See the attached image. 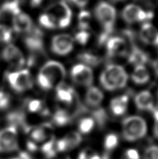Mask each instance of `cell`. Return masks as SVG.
Wrapping results in <instances>:
<instances>
[{
	"label": "cell",
	"instance_id": "cell-18",
	"mask_svg": "<svg viewBox=\"0 0 158 159\" xmlns=\"http://www.w3.org/2000/svg\"><path fill=\"white\" fill-rule=\"evenodd\" d=\"M137 107L143 111H152L154 108L153 97L148 91H142L137 93L134 98Z\"/></svg>",
	"mask_w": 158,
	"mask_h": 159
},
{
	"label": "cell",
	"instance_id": "cell-8",
	"mask_svg": "<svg viewBox=\"0 0 158 159\" xmlns=\"http://www.w3.org/2000/svg\"><path fill=\"white\" fill-rule=\"evenodd\" d=\"M72 81L79 85L91 87L94 82V74L91 67L83 64L73 66L70 71Z\"/></svg>",
	"mask_w": 158,
	"mask_h": 159
},
{
	"label": "cell",
	"instance_id": "cell-9",
	"mask_svg": "<svg viewBox=\"0 0 158 159\" xmlns=\"http://www.w3.org/2000/svg\"><path fill=\"white\" fill-rule=\"evenodd\" d=\"M122 18L126 22L132 24L150 20L153 18V13L145 11L139 6L129 4L126 6L123 10Z\"/></svg>",
	"mask_w": 158,
	"mask_h": 159
},
{
	"label": "cell",
	"instance_id": "cell-37",
	"mask_svg": "<svg viewBox=\"0 0 158 159\" xmlns=\"http://www.w3.org/2000/svg\"><path fill=\"white\" fill-rule=\"evenodd\" d=\"M94 152V150L91 148L84 149L79 153L77 159H89Z\"/></svg>",
	"mask_w": 158,
	"mask_h": 159
},
{
	"label": "cell",
	"instance_id": "cell-32",
	"mask_svg": "<svg viewBox=\"0 0 158 159\" xmlns=\"http://www.w3.org/2000/svg\"><path fill=\"white\" fill-rule=\"evenodd\" d=\"M13 39V30L5 25H0V42L9 43Z\"/></svg>",
	"mask_w": 158,
	"mask_h": 159
},
{
	"label": "cell",
	"instance_id": "cell-36",
	"mask_svg": "<svg viewBox=\"0 0 158 159\" xmlns=\"http://www.w3.org/2000/svg\"><path fill=\"white\" fill-rule=\"evenodd\" d=\"M10 104V96L7 93H3L0 96V110L7 109Z\"/></svg>",
	"mask_w": 158,
	"mask_h": 159
},
{
	"label": "cell",
	"instance_id": "cell-16",
	"mask_svg": "<svg viewBox=\"0 0 158 159\" xmlns=\"http://www.w3.org/2000/svg\"><path fill=\"white\" fill-rule=\"evenodd\" d=\"M77 96L75 90L64 82L56 87V96L59 102L70 106Z\"/></svg>",
	"mask_w": 158,
	"mask_h": 159
},
{
	"label": "cell",
	"instance_id": "cell-22",
	"mask_svg": "<svg viewBox=\"0 0 158 159\" xmlns=\"http://www.w3.org/2000/svg\"><path fill=\"white\" fill-rule=\"evenodd\" d=\"M71 120V115L68 110L59 108L56 110L52 116L53 123L56 126L63 127L70 123Z\"/></svg>",
	"mask_w": 158,
	"mask_h": 159
},
{
	"label": "cell",
	"instance_id": "cell-15",
	"mask_svg": "<svg viewBox=\"0 0 158 159\" xmlns=\"http://www.w3.org/2000/svg\"><path fill=\"white\" fill-rule=\"evenodd\" d=\"M13 29L17 33H29L33 28L32 20L26 13L20 12L13 18Z\"/></svg>",
	"mask_w": 158,
	"mask_h": 159
},
{
	"label": "cell",
	"instance_id": "cell-33",
	"mask_svg": "<svg viewBox=\"0 0 158 159\" xmlns=\"http://www.w3.org/2000/svg\"><path fill=\"white\" fill-rule=\"evenodd\" d=\"M143 159H158V146L153 144L145 149Z\"/></svg>",
	"mask_w": 158,
	"mask_h": 159
},
{
	"label": "cell",
	"instance_id": "cell-41",
	"mask_svg": "<svg viewBox=\"0 0 158 159\" xmlns=\"http://www.w3.org/2000/svg\"><path fill=\"white\" fill-rule=\"evenodd\" d=\"M70 1L72 2L75 4L77 5V7L83 8L88 4L89 0H70Z\"/></svg>",
	"mask_w": 158,
	"mask_h": 159
},
{
	"label": "cell",
	"instance_id": "cell-40",
	"mask_svg": "<svg viewBox=\"0 0 158 159\" xmlns=\"http://www.w3.org/2000/svg\"><path fill=\"white\" fill-rule=\"evenodd\" d=\"M18 157L19 159H33L32 155L29 152H28L27 151H22L20 152Z\"/></svg>",
	"mask_w": 158,
	"mask_h": 159
},
{
	"label": "cell",
	"instance_id": "cell-35",
	"mask_svg": "<svg viewBox=\"0 0 158 159\" xmlns=\"http://www.w3.org/2000/svg\"><path fill=\"white\" fill-rule=\"evenodd\" d=\"M121 159H141V156L137 149L131 148L126 149L123 152Z\"/></svg>",
	"mask_w": 158,
	"mask_h": 159
},
{
	"label": "cell",
	"instance_id": "cell-42",
	"mask_svg": "<svg viewBox=\"0 0 158 159\" xmlns=\"http://www.w3.org/2000/svg\"><path fill=\"white\" fill-rule=\"evenodd\" d=\"M46 0H31V5L33 7H38L43 4Z\"/></svg>",
	"mask_w": 158,
	"mask_h": 159
},
{
	"label": "cell",
	"instance_id": "cell-19",
	"mask_svg": "<svg viewBox=\"0 0 158 159\" xmlns=\"http://www.w3.org/2000/svg\"><path fill=\"white\" fill-rule=\"evenodd\" d=\"M128 96L125 95L113 98L110 103V110L112 114L116 117H121L125 115L128 110Z\"/></svg>",
	"mask_w": 158,
	"mask_h": 159
},
{
	"label": "cell",
	"instance_id": "cell-2",
	"mask_svg": "<svg viewBox=\"0 0 158 159\" xmlns=\"http://www.w3.org/2000/svg\"><path fill=\"white\" fill-rule=\"evenodd\" d=\"M66 71L60 62L48 61L45 64L37 75V82L42 89L48 91L64 82Z\"/></svg>",
	"mask_w": 158,
	"mask_h": 159
},
{
	"label": "cell",
	"instance_id": "cell-21",
	"mask_svg": "<svg viewBox=\"0 0 158 159\" xmlns=\"http://www.w3.org/2000/svg\"><path fill=\"white\" fill-rule=\"evenodd\" d=\"M128 61L135 66H144L148 61L147 54L137 47H133L128 55Z\"/></svg>",
	"mask_w": 158,
	"mask_h": 159
},
{
	"label": "cell",
	"instance_id": "cell-29",
	"mask_svg": "<svg viewBox=\"0 0 158 159\" xmlns=\"http://www.w3.org/2000/svg\"><path fill=\"white\" fill-rule=\"evenodd\" d=\"M65 140L67 142L69 150H71L78 147L82 141V136L78 131H71L64 136Z\"/></svg>",
	"mask_w": 158,
	"mask_h": 159
},
{
	"label": "cell",
	"instance_id": "cell-11",
	"mask_svg": "<svg viewBox=\"0 0 158 159\" xmlns=\"http://www.w3.org/2000/svg\"><path fill=\"white\" fill-rule=\"evenodd\" d=\"M106 43L107 52L109 57H123L128 54V44L124 39L114 36L109 38Z\"/></svg>",
	"mask_w": 158,
	"mask_h": 159
},
{
	"label": "cell",
	"instance_id": "cell-28",
	"mask_svg": "<svg viewBox=\"0 0 158 159\" xmlns=\"http://www.w3.org/2000/svg\"><path fill=\"white\" fill-rule=\"evenodd\" d=\"M27 110L32 114H41L43 115H46L47 110L44 108L43 104L42 101L38 99H33L27 102Z\"/></svg>",
	"mask_w": 158,
	"mask_h": 159
},
{
	"label": "cell",
	"instance_id": "cell-13",
	"mask_svg": "<svg viewBox=\"0 0 158 159\" xmlns=\"http://www.w3.org/2000/svg\"><path fill=\"white\" fill-rule=\"evenodd\" d=\"M29 34L24 39V43L31 52L41 53L43 52V34L41 31L37 28H32L28 33Z\"/></svg>",
	"mask_w": 158,
	"mask_h": 159
},
{
	"label": "cell",
	"instance_id": "cell-43",
	"mask_svg": "<svg viewBox=\"0 0 158 159\" xmlns=\"http://www.w3.org/2000/svg\"><path fill=\"white\" fill-rule=\"evenodd\" d=\"M153 68H154L155 71L156 73V74L158 75V59H157L156 61H154Z\"/></svg>",
	"mask_w": 158,
	"mask_h": 159
},
{
	"label": "cell",
	"instance_id": "cell-7",
	"mask_svg": "<svg viewBox=\"0 0 158 159\" xmlns=\"http://www.w3.org/2000/svg\"><path fill=\"white\" fill-rule=\"evenodd\" d=\"M19 148L18 133L17 128L8 125L0 130V153H11Z\"/></svg>",
	"mask_w": 158,
	"mask_h": 159
},
{
	"label": "cell",
	"instance_id": "cell-34",
	"mask_svg": "<svg viewBox=\"0 0 158 159\" xmlns=\"http://www.w3.org/2000/svg\"><path fill=\"white\" fill-rule=\"evenodd\" d=\"M90 39V34L86 30H80L76 34L75 40L79 43L81 45H85L88 43Z\"/></svg>",
	"mask_w": 158,
	"mask_h": 159
},
{
	"label": "cell",
	"instance_id": "cell-24",
	"mask_svg": "<svg viewBox=\"0 0 158 159\" xmlns=\"http://www.w3.org/2000/svg\"><path fill=\"white\" fill-rule=\"evenodd\" d=\"M132 79L134 83L143 84L149 81L150 75L144 66H137L132 73Z\"/></svg>",
	"mask_w": 158,
	"mask_h": 159
},
{
	"label": "cell",
	"instance_id": "cell-17",
	"mask_svg": "<svg viewBox=\"0 0 158 159\" xmlns=\"http://www.w3.org/2000/svg\"><path fill=\"white\" fill-rule=\"evenodd\" d=\"M140 38L146 44L158 46V30L148 22L143 24L140 30Z\"/></svg>",
	"mask_w": 158,
	"mask_h": 159
},
{
	"label": "cell",
	"instance_id": "cell-12",
	"mask_svg": "<svg viewBox=\"0 0 158 159\" xmlns=\"http://www.w3.org/2000/svg\"><path fill=\"white\" fill-rule=\"evenodd\" d=\"M2 58L13 66L20 68L24 66L25 60L20 50L15 45L10 44L4 48L2 53Z\"/></svg>",
	"mask_w": 158,
	"mask_h": 159
},
{
	"label": "cell",
	"instance_id": "cell-20",
	"mask_svg": "<svg viewBox=\"0 0 158 159\" xmlns=\"http://www.w3.org/2000/svg\"><path fill=\"white\" fill-rule=\"evenodd\" d=\"M104 98L103 93L98 87H90L86 93L85 101L89 106L97 108Z\"/></svg>",
	"mask_w": 158,
	"mask_h": 159
},
{
	"label": "cell",
	"instance_id": "cell-14",
	"mask_svg": "<svg viewBox=\"0 0 158 159\" xmlns=\"http://www.w3.org/2000/svg\"><path fill=\"white\" fill-rule=\"evenodd\" d=\"M52 126L50 124H43L41 126L31 128L28 130L30 140L36 143H45L52 138Z\"/></svg>",
	"mask_w": 158,
	"mask_h": 159
},
{
	"label": "cell",
	"instance_id": "cell-46",
	"mask_svg": "<svg viewBox=\"0 0 158 159\" xmlns=\"http://www.w3.org/2000/svg\"><path fill=\"white\" fill-rule=\"evenodd\" d=\"M64 159H70V158H69V157H66V158H65Z\"/></svg>",
	"mask_w": 158,
	"mask_h": 159
},
{
	"label": "cell",
	"instance_id": "cell-1",
	"mask_svg": "<svg viewBox=\"0 0 158 159\" xmlns=\"http://www.w3.org/2000/svg\"><path fill=\"white\" fill-rule=\"evenodd\" d=\"M71 20L72 11L63 1L50 5L39 17L40 25L48 30L66 28L70 24Z\"/></svg>",
	"mask_w": 158,
	"mask_h": 159
},
{
	"label": "cell",
	"instance_id": "cell-6",
	"mask_svg": "<svg viewBox=\"0 0 158 159\" xmlns=\"http://www.w3.org/2000/svg\"><path fill=\"white\" fill-rule=\"evenodd\" d=\"M7 79L10 87L16 92H24L33 87V79L27 69L8 73Z\"/></svg>",
	"mask_w": 158,
	"mask_h": 159
},
{
	"label": "cell",
	"instance_id": "cell-39",
	"mask_svg": "<svg viewBox=\"0 0 158 159\" xmlns=\"http://www.w3.org/2000/svg\"><path fill=\"white\" fill-rule=\"evenodd\" d=\"M153 117H154V127H153V133L155 137L158 139V110L154 109L153 110Z\"/></svg>",
	"mask_w": 158,
	"mask_h": 159
},
{
	"label": "cell",
	"instance_id": "cell-31",
	"mask_svg": "<svg viewBox=\"0 0 158 159\" xmlns=\"http://www.w3.org/2000/svg\"><path fill=\"white\" fill-rule=\"evenodd\" d=\"M91 20V13L87 11H81L78 16V24L80 30H88Z\"/></svg>",
	"mask_w": 158,
	"mask_h": 159
},
{
	"label": "cell",
	"instance_id": "cell-26",
	"mask_svg": "<svg viewBox=\"0 0 158 159\" xmlns=\"http://www.w3.org/2000/svg\"><path fill=\"white\" fill-rule=\"evenodd\" d=\"M7 121L9 124L10 126H13L14 127L17 128L19 126H24L25 130H27L29 129V127H27L26 124H25V116L24 113L20 112H13L10 113L9 115L7 116Z\"/></svg>",
	"mask_w": 158,
	"mask_h": 159
},
{
	"label": "cell",
	"instance_id": "cell-38",
	"mask_svg": "<svg viewBox=\"0 0 158 159\" xmlns=\"http://www.w3.org/2000/svg\"><path fill=\"white\" fill-rule=\"evenodd\" d=\"M26 147H27V151L28 152H29L30 154L35 153L38 150V144L35 143V142L32 141V140H27L26 143Z\"/></svg>",
	"mask_w": 158,
	"mask_h": 159
},
{
	"label": "cell",
	"instance_id": "cell-27",
	"mask_svg": "<svg viewBox=\"0 0 158 159\" xmlns=\"http://www.w3.org/2000/svg\"><path fill=\"white\" fill-rule=\"evenodd\" d=\"M119 144V138L115 133H109L103 140V147L107 152L114 151Z\"/></svg>",
	"mask_w": 158,
	"mask_h": 159
},
{
	"label": "cell",
	"instance_id": "cell-5",
	"mask_svg": "<svg viewBox=\"0 0 158 159\" xmlns=\"http://www.w3.org/2000/svg\"><path fill=\"white\" fill-rule=\"evenodd\" d=\"M148 132L146 120L137 115L125 118L122 122V136L124 140L133 143L142 140Z\"/></svg>",
	"mask_w": 158,
	"mask_h": 159
},
{
	"label": "cell",
	"instance_id": "cell-23",
	"mask_svg": "<svg viewBox=\"0 0 158 159\" xmlns=\"http://www.w3.org/2000/svg\"><path fill=\"white\" fill-rule=\"evenodd\" d=\"M41 152L46 159L55 158L59 154L56 147V139L52 137L43 143L41 147Z\"/></svg>",
	"mask_w": 158,
	"mask_h": 159
},
{
	"label": "cell",
	"instance_id": "cell-10",
	"mask_svg": "<svg viewBox=\"0 0 158 159\" xmlns=\"http://www.w3.org/2000/svg\"><path fill=\"white\" fill-rule=\"evenodd\" d=\"M74 39L69 34H62L54 36L52 40L51 48L52 52L58 55H66L74 47Z\"/></svg>",
	"mask_w": 158,
	"mask_h": 159
},
{
	"label": "cell",
	"instance_id": "cell-25",
	"mask_svg": "<svg viewBox=\"0 0 158 159\" xmlns=\"http://www.w3.org/2000/svg\"><path fill=\"white\" fill-rule=\"evenodd\" d=\"M95 126V119L91 117H86L81 119L77 125L78 132L81 135H88L91 133Z\"/></svg>",
	"mask_w": 158,
	"mask_h": 159
},
{
	"label": "cell",
	"instance_id": "cell-44",
	"mask_svg": "<svg viewBox=\"0 0 158 159\" xmlns=\"http://www.w3.org/2000/svg\"><path fill=\"white\" fill-rule=\"evenodd\" d=\"M7 159H19L18 157H13V158H8Z\"/></svg>",
	"mask_w": 158,
	"mask_h": 159
},
{
	"label": "cell",
	"instance_id": "cell-45",
	"mask_svg": "<svg viewBox=\"0 0 158 159\" xmlns=\"http://www.w3.org/2000/svg\"><path fill=\"white\" fill-rule=\"evenodd\" d=\"M114 2H121V1H123V0H113Z\"/></svg>",
	"mask_w": 158,
	"mask_h": 159
},
{
	"label": "cell",
	"instance_id": "cell-3",
	"mask_svg": "<svg viewBox=\"0 0 158 159\" xmlns=\"http://www.w3.org/2000/svg\"><path fill=\"white\" fill-rule=\"evenodd\" d=\"M128 80V75L123 68L117 64H109L102 72L100 82L102 86L108 91H114L125 87Z\"/></svg>",
	"mask_w": 158,
	"mask_h": 159
},
{
	"label": "cell",
	"instance_id": "cell-4",
	"mask_svg": "<svg viewBox=\"0 0 158 159\" xmlns=\"http://www.w3.org/2000/svg\"><path fill=\"white\" fill-rule=\"evenodd\" d=\"M95 15L103 28V32L100 36V43L107 42L114 30L116 11L114 7L109 3L101 2L95 8Z\"/></svg>",
	"mask_w": 158,
	"mask_h": 159
},
{
	"label": "cell",
	"instance_id": "cell-30",
	"mask_svg": "<svg viewBox=\"0 0 158 159\" xmlns=\"http://www.w3.org/2000/svg\"><path fill=\"white\" fill-rule=\"evenodd\" d=\"M80 61L88 66H96L100 64V59L98 56L90 52H82L78 56Z\"/></svg>",
	"mask_w": 158,
	"mask_h": 159
}]
</instances>
